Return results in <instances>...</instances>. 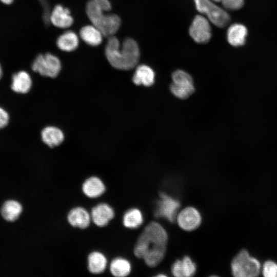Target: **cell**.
I'll list each match as a JSON object with an SVG mask.
<instances>
[{
  "instance_id": "6da1fadb",
  "label": "cell",
  "mask_w": 277,
  "mask_h": 277,
  "mask_svg": "<svg viewBox=\"0 0 277 277\" xmlns=\"http://www.w3.org/2000/svg\"><path fill=\"white\" fill-rule=\"evenodd\" d=\"M167 234L158 223L152 222L144 228L134 248V255L143 259L150 267H154L163 260L166 252Z\"/></svg>"
},
{
  "instance_id": "7a4b0ae2",
  "label": "cell",
  "mask_w": 277,
  "mask_h": 277,
  "mask_svg": "<svg viewBox=\"0 0 277 277\" xmlns=\"http://www.w3.org/2000/svg\"><path fill=\"white\" fill-rule=\"evenodd\" d=\"M105 51L110 64L122 70H131L136 67L140 56L139 47L134 39L126 38L121 44L114 35L109 37Z\"/></svg>"
},
{
  "instance_id": "3957f363",
  "label": "cell",
  "mask_w": 277,
  "mask_h": 277,
  "mask_svg": "<svg viewBox=\"0 0 277 277\" xmlns=\"http://www.w3.org/2000/svg\"><path fill=\"white\" fill-rule=\"evenodd\" d=\"M111 9L109 0H89L86 12L92 24L96 26L104 36H113L118 30L121 20L115 14L108 13Z\"/></svg>"
},
{
  "instance_id": "277c9868",
  "label": "cell",
  "mask_w": 277,
  "mask_h": 277,
  "mask_svg": "<svg viewBox=\"0 0 277 277\" xmlns=\"http://www.w3.org/2000/svg\"><path fill=\"white\" fill-rule=\"evenodd\" d=\"M232 275L235 277H256L261 272V264L243 249L233 258L231 263Z\"/></svg>"
},
{
  "instance_id": "5b68a950",
  "label": "cell",
  "mask_w": 277,
  "mask_h": 277,
  "mask_svg": "<svg viewBox=\"0 0 277 277\" xmlns=\"http://www.w3.org/2000/svg\"><path fill=\"white\" fill-rule=\"evenodd\" d=\"M196 10L218 27L223 28L230 22L228 13L212 0H193Z\"/></svg>"
},
{
  "instance_id": "8992f818",
  "label": "cell",
  "mask_w": 277,
  "mask_h": 277,
  "mask_svg": "<svg viewBox=\"0 0 277 277\" xmlns=\"http://www.w3.org/2000/svg\"><path fill=\"white\" fill-rule=\"evenodd\" d=\"M32 69L42 76L54 78L61 71V63L60 59L52 53L39 54L33 60Z\"/></svg>"
},
{
  "instance_id": "52a82bcc",
  "label": "cell",
  "mask_w": 277,
  "mask_h": 277,
  "mask_svg": "<svg viewBox=\"0 0 277 277\" xmlns=\"http://www.w3.org/2000/svg\"><path fill=\"white\" fill-rule=\"evenodd\" d=\"M172 83L170 89L171 93L180 99H186L195 90L191 75L183 70H177L172 74Z\"/></svg>"
},
{
  "instance_id": "ba28073f",
  "label": "cell",
  "mask_w": 277,
  "mask_h": 277,
  "mask_svg": "<svg viewBox=\"0 0 277 277\" xmlns=\"http://www.w3.org/2000/svg\"><path fill=\"white\" fill-rule=\"evenodd\" d=\"M210 21L205 16L197 15L193 18L189 28V34L198 44L207 43L211 37Z\"/></svg>"
},
{
  "instance_id": "9c48e42d",
  "label": "cell",
  "mask_w": 277,
  "mask_h": 277,
  "mask_svg": "<svg viewBox=\"0 0 277 277\" xmlns=\"http://www.w3.org/2000/svg\"><path fill=\"white\" fill-rule=\"evenodd\" d=\"M92 222L98 227H104L113 219L115 212L107 203H100L93 206L90 212Z\"/></svg>"
},
{
  "instance_id": "30bf717a",
  "label": "cell",
  "mask_w": 277,
  "mask_h": 277,
  "mask_svg": "<svg viewBox=\"0 0 277 277\" xmlns=\"http://www.w3.org/2000/svg\"><path fill=\"white\" fill-rule=\"evenodd\" d=\"M68 224L74 228L85 229L90 225V213L84 207L76 206L71 208L67 215Z\"/></svg>"
},
{
  "instance_id": "8fae6325",
  "label": "cell",
  "mask_w": 277,
  "mask_h": 277,
  "mask_svg": "<svg viewBox=\"0 0 277 277\" xmlns=\"http://www.w3.org/2000/svg\"><path fill=\"white\" fill-rule=\"evenodd\" d=\"M161 200L158 203V206L155 211L156 217H165L170 222L174 220L176 211L180 206L179 202L168 195L162 193L160 194Z\"/></svg>"
},
{
  "instance_id": "7c38bea8",
  "label": "cell",
  "mask_w": 277,
  "mask_h": 277,
  "mask_svg": "<svg viewBox=\"0 0 277 277\" xmlns=\"http://www.w3.org/2000/svg\"><path fill=\"white\" fill-rule=\"evenodd\" d=\"M178 224L181 228L187 231L197 228L201 222V217L194 208L189 207L184 209L177 217Z\"/></svg>"
},
{
  "instance_id": "4fadbf2b",
  "label": "cell",
  "mask_w": 277,
  "mask_h": 277,
  "mask_svg": "<svg viewBox=\"0 0 277 277\" xmlns=\"http://www.w3.org/2000/svg\"><path fill=\"white\" fill-rule=\"evenodd\" d=\"M82 191L89 199H96L105 193L106 186L99 177L91 176L86 179L82 184Z\"/></svg>"
},
{
  "instance_id": "5bb4252c",
  "label": "cell",
  "mask_w": 277,
  "mask_h": 277,
  "mask_svg": "<svg viewBox=\"0 0 277 277\" xmlns=\"http://www.w3.org/2000/svg\"><path fill=\"white\" fill-rule=\"evenodd\" d=\"M50 23L56 27L66 29L72 25L73 18L68 8L61 5H57L51 10Z\"/></svg>"
},
{
  "instance_id": "9a60e30c",
  "label": "cell",
  "mask_w": 277,
  "mask_h": 277,
  "mask_svg": "<svg viewBox=\"0 0 277 277\" xmlns=\"http://www.w3.org/2000/svg\"><path fill=\"white\" fill-rule=\"evenodd\" d=\"M87 269L92 274H98L104 272L108 265V259L99 251H93L87 256Z\"/></svg>"
},
{
  "instance_id": "2e32d148",
  "label": "cell",
  "mask_w": 277,
  "mask_h": 277,
  "mask_svg": "<svg viewBox=\"0 0 277 277\" xmlns=\"http://www.w3.org/2000/svg\"><path fill=\"white\" fill-rule=\"evenodd\" d=\"M247 35V29L243 24L235 23L227 29V39L229 44L233 47L244 45Z\"/></svg>"
},
{
  "instance_id": "e0dca14e",
  "label": "cell",
  "mask_w": 277,
  "mask_h": 277,
  "mask_svg": "<svg viewBox=\"0 0 277 277\" xmlns=\"http://www.w3.org/2000/svg\"><path fill=\"white\" fill-rule=\"evenodd\" d=\"M132 81L136 85L151 86L155 81L154 71L148 65H140L136 68Z\"/></svg>"
},
{
  "instance_id": "ac0fdd59",
  "label": "cell",
  "mask_w": 277,
  "mask_h": 277,
  "mask_svg": "<svg viewBox=\"0 0 277 277\" xmlns=\"http://www.w3.org/2000/svg\"><path fill=\"white\" fill-rule=\"evenodd\" d=\"M80 36L87 45L97 46L102 43L104 35L96 26L91 24L84 26L81 29Z\"/></svg>"
},
{
  "instance_id": "d6986e66",
  "label": "cell",
  "mask_w": 277,
  "mask_h": 277,
  "mask_svg": "<svg viewBox=\"0 0 277 277\" xmlns=\"http://www.w3.org/2000/svg\"><path fill=\"white\" fill-rule=\"evenodd\" d=\"M56 46L65 52L74 51L78 46L79 37L73 31L68 30L61 34L57 38Z\"/></svg>"
},
{
  "instance_id": "ffe728a7",
  "label": "cell",
  "mask_w": 277,
  "mask_h": 277,
  "mask_svg": "<svg viewBox=\"0 0 277 277\" xmlns=\"http://www.w3.org/2000/svg\"><path fill=\"white\" fill-rule=\"evenodd\" d=\"M31 85V77L25 71H19L12 75L11 88L17 93H27L30 90Z\"/></svg>"
},
{
  "instance_id": "44dd1931",
  "label": "cell",
  "mask_w": 277,
  "mask_h": 277,
  "mask_svg": "<svg viewBox=\"0 0 277 277\" xmlns=\"http://www.w3.org/2000/svg\"><path fill=\"white\" fill-rule=\"evenodd\" d=\"M41 136L43 141L51 148L59 145L64 139L63 132L53 126L45 128L42 131Z\"/></svg>"
},
{
  "instance_id": "7402d4cb",
  "label": "cell",
  "mask_w": 277,
  "mask_h": 277,
  "mask_svg": "<svg viewBox=\"0 0 277 277\" xmlns=\"http://www.w3.org/2000/svg\"><path fill=\"white\" fill-rule=\"evenodd\" d=\"M131 270V266L130 262L123 258H115L109 264L110 272L115 277L126 276L129 274Z\"/></svg>"
},
{
  "instance_id": "603a6c76",
  "label": "cell",
  "mask_w": 277,
  "mask_h": 277,
  "mask_svg": "<svg viewBox=\"0 0 277 277\" xmlns=\"http://www.w3.org/2000/svg\"><path fill=\"white\" fill-rule=\"evenodd\" d=\"M22 210V206L19 203L10 200L6 202L3 205L1 213L6 220L12 222L18 219Z\"/></svg>"
},
{
  "instance_id": "cb8c5ba5",
  "label": "cell",
  "mask_w": 277,
  "mask_h": 277,
  "mask_svg": "<svg viewBox=\"0 0 277 277\" xmlns=\"http://www.w3.org/2000/svg\"><path fill=\"white\" fill-rule=\"evenodd\" d=\"M143 221L142 214L137 208H132L127 210L123 217L124 226L131 229L138 227L142 224Z\"/></svg>"
},
{
  "instance_id": "d4e9b609",
  "label": "cell",
  "mask_w": 277,
  "mask_h": 277,
  "mask_svg": "<svg viewBox=\"0 0 277 277\" xmlns=\"http://www.w3.org/2000/svg\"><path fill=\"white\" fill-rule=\"evenodd\" d=\"M264 277H277V263L272 260L266 261L261 269Z\"/></svg>"
},
{
  "instance_id": "484cf974",
  "label": "cell",
  "mask_w": 277,
  "mask_h": 277,
  "mask_svg": "<svg viewBox=\"0 0 277 277\" xmlns=\"http://www.w3.org/2000/svg\"><path fill=\"white\" fill-rule=\"evenodd\" d=\"M182 265L184 277L191 276L194 274L195 264L188 256H185L182 260Z\"/></svg>"
},
{
  "instance_id": "4316f807",
  "label": "cell",
  "mask_w": 277,
  "mask_h": 277,
  "mask_svg": "<svg viewBox=\"0 0 277 277\" xmlns=\"http://www.w3.org/2000/svg\"><path fill=\"white\" fill-rule=\"evenodd\" d=\"M224 8L229 10H237L244 6V0H222L221 2Z\"/></svg>"
},
{
  "instance_id": "83f0119b",
  "label": "cell",
  "mask_w": 277,
  "mask_h": 277,
  "mask_svg": "<svg viewBox=\"0 0 277 277\" xmlns=\"http://www.w3.org/2000/svg\"><path fill=\"white\" fill-rule=\"evenodd\" d=\"M171 271L174 276L176 277H184L182 260H177L175 261L172 265Z\"/></svg>"
},
{
  "instance_id": "f1b7e54d",
  "label": "cell",
  "mask_w": 277,
  "mask_h": 277,
  "mask_svg": "<svg viewBox=\"0 0 277 277\" xmlns=\"http://www.w3.org/2000/svg\"><path fill=\"white\" fill-rule=\"evenodd\" d=\"M44 9L43 19L44 22L48 24L50 23V16L51 11L49 9V5L46 0H39Z\"/></svg>"
},
{
  "instance_id": "f546056e",
  "label": "cell",
  "mask_w": 277,
  "mask_h": 277,
  "mask_svg": "<svg viewBox=\"0 0 277 277\" xmlns=\"http://www.w3.org/2000/svg\"><path fill=\"white\" fill-rule=\"evenodd\" d=\"M9 122V115L3 108L0 107V129L5 127Z\"/></svg>"
},
{
  "instance_id": "4dcf8cb0",
  "label": "cell",
  "mask_w": 277,
  "mask_h": 277,
  "mask_svg": "<svg viewBox=\"0 0 277 277\" xmlns=\"http://www.w3.org/2000/svg\"><path fill=\"white\" fill-rule=\"evenodd\" d=\"M15 0H0V3L5 6H10L12 5Z\"/></svg>"
},
{
  "instance_id": "1f68e13d",
  "label": "cell",
  "mask_w": 277,
  "mask_h": 277,
  "mask_svg": "<svg viewBox=\"0 0 277 277\" xmlns=\"http://www.w3.org/2000/svg\"><path fill=\"white\" fill-rule=\"evenodd\" d=\"M2 74H3V69H2V67L1 66V64L0 63V78H1L2 76Z\"/></svg>"
},
{
  "instance_id": "d6a6232c",
  "label": "cell",
  "mask_w": 277,
  "mask_h": 277,
  "mask_svg": "<svg viewBox=\"0 0 277 277\" xmlns=\"http://www.w3.org/2000/svg\"><path fill=\"white\" fill-rule=\"evenodd\" d=\"M212 1L215 2H221L222 0H212Z\"/></svg>"
},
{
  "instance_id": "836d02e7",
  "label": "cell",
  "mask_w": 277,
  "mask_h": 277,
  "mask_svg": "<svg viewBox=\"0 0 277 277\" xmlns=\"http://www.w3.org/2000/svg\"><path fill=\"white\" fill-rule=\"evenodd\" d=\"M165 276V275H163V274H160V275H157V276Z\"/></svg>"
}]
</instances>
